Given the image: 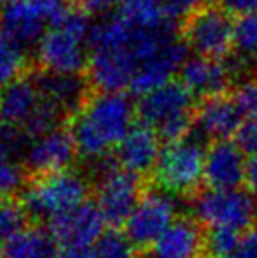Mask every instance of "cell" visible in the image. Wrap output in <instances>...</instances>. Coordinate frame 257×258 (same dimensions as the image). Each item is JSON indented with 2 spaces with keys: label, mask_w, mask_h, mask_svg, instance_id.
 Masks as SVG:
<instances>
[{
  "label": "cell",
  "mask_w": 257,
  "mask_h": 258,
  "mask_svg": "<svg viewBox=\"0 0 257 258\" xmlns=\"http://www.w3.org/2000/svg\"><path fill=\"white\" fill-rule=\"evenodd\" d=\"M97 258H134L136 249L130 244L125 232L110 228L93 246Z\"/></svg>",
  "instance_id": "29"
},
{
  "label": "cell",
  "mask_w": 257,
  "mask_h": 258,
  "mask_svg": "<svg viewBox=\"0 0 257 258\" xmlns=\"http://www.w3.org/2000/svg\"><path fill=\"white\" fill-rule=\"evenodd\" d=\"M243 121L245 116L231 92L199 100L195 107L194 130L208 141V144H212L236 137Z\"/></svg>",
  "instance_id": "13"
},
{
  "label": "cell",
  "mask_w": 257,
  "mask_h": 258,
  "mask_svg": "<svg viewBox=\"0 0 257 258\" xmlns=\"http://www.w3.org/2000/svg\"><path fill=\"white\" fill-rule=\"evenodd\" d=\"M240 232L229 228H206L204 256L206 258H231L241 239Z\"/></svg>",
  "instance_id": "27"
},
{
  "label": "cell",
  "mask_w": 257,
  "mask_h": 258,
  "mask_svg": "<svg viewBox=\"0 0 257 258\" xmlns=\"http://www.w3.org/2000/svg\"><path fill=\"white\" fill-rule=\"evenodd\" d=\"M90 28V16L72 4L64 20L42 35L35 48V67L57 74H85Z\"/></svg>",
  "instance_id": "2"
},
{
  "label": "cell",
  "mask_w": 257,
  "mask_h": 258,
  "mask_svg": "<svg viewBox=\"0 0 257 258\" xmlns=\"http://www.w3.org/2000/svg\"><path fill=\"white\" fill-rule=\"evenodd\" d=\"M0 93H2V92H0Z\"/></svg>",
  "instance_id": "39"
},
{
  "label": "cell",
  "mask_w": 257,
  "mask_h": 258,
  "mask_svg": "<svg viewBox=\"0 0 257 258\" xmlns=\"http://www.w3.org/2000/svg\"><path fill=\"white\" fill-rule=\"evenodd\" d=\"M178 74V79L197 102L234 90V79L226 60L192 56L182 65Z\"/></svg>",
  "instance_id": "17"
},
{
  "label": "cell",
  "mask_w": 257,
  "mask_h": 258,
  "mask_svg": "<svg viewBox=\"0 0 257 258\" xmlns=\"http://www.w3.org/2000/svg\"><path fill=\"white\" fill-rule=\"evenodd\" d=\"M71 6V0H11L0 7V32L28 51L64 20Z\"/></svg>",
  "instance_id": "8"
},
{
  "label": "cell",
  "mask_w": 257,
  "mask_h": 258,
  "mask_svg": "<svg viewBox=\"0 0 257 258\" xmlns=\"http://www.w3.org/2000/svg\"><path fill=\"white\" fill-rule=\"evenodd\" d=\"M190 209L192 216L204 228H229L245 234L257 227V199L247 188H201L194 197H190Z\"/></svg>",
  "instance_id": "9"
},
{
  "label": "cell",
  "mask_w": 257,
  "mask_h": 258,
  "mask_svg": "<svg viewBox=\"0 0 257 258\" xmlns=\"http://www.w3.org/2000/svg\"><path fill=\"white\" fill-rule=\"evenodd\" d=\"M201 0H164L166 14L173 21H182L195 6H199Z\"/></svg>",
  "instance_id": "32"
},
{
  "label": "cell",
  "mask_w": 257,
  "mask_h": 258,
  "mask_svg": "<svg viewBox=\"0 0 257 258\" xmlns=\"http://www.w3.org/2000/svg\"><path fill=\"white\" fill-rule=\"evenodd\" d=\"M197 100L180 79H173L136 104L137 123L148 125L164 144L176 143L192 134Z\"/></svg>",
  "instance_id": "3"
},
{
  "label": "cell",
  "mask_w": 257,
  "mask_h": 258,
  "mask_svg": "<svg viewBox=\"0 0 257 258\" xmlns=\"http://www.w3.org/2000/svg\"><path fill=\"white\" fill-rule=\"evenodd\" d=\"M32 139L21 126L0 121V155L14 162L23 160Z\"/></svg>",
  "instance_id": "28"
},
{
  "label": "cell",
  "mask_w": 257,
  "mask_h": 258,
  "mask_svg": "<svg viewBox=\"0 0 257 258\" xmlns=\"http://www.w3.org/2000/svg\"><path fill=\"white\" fill-rule=\"evenodd\" d=\"M30 76L42 99L59 107L69 121L95 95L86 74H57L34 65Z\"/></svg>",
  "instance_id": "12"
},
{
  "label": "cell",
  "mask_w": 257,
  "mask_h": 258,
  "mask_svg": "<svg viewBox=\"0 0 257 258\" xmlns=\"http://www.w3.org/2000/svg\"><path fill=\"white\" fill-rule=\"evenodd\" d=\"M202 2H210V4H219V0H202Z\"/></svg>",
  "instance_id": "35"
},
{
  "label": "cell",
  "mask_w": 257,
  "mask_h": 258,
  "mask_svg": "<svg viewBox=\"0 0 257 258\" xmlns=\"http://www.w3.org/2000/svg\"><path fill=\"white\" fill-rule=\"evenodd\" d=\"M71 2H74V4H78V2H85V0H71Z\"/></svg>",
  "instance_id": "36"
},
{
  "label": "cell",
  "mask_w": 257,
  "mask_h": 258,
  "mask_svg": "<svg viewBox=\"0 0 257 258\" xmlns=\"http://www.w3.org/2000/svg\"><path fill=\"white\" fill-rule=\"evenodd\" d=\"M53 258H97L93 246H57Z\"/></svg>",
  "instance_id": "33"
},
{
  "label": "cell",
  "mask_w": 257,
  "mask_h": 258,
  "mask_svg": "<svg viewBox=\"0 0 257 258\" xmlns=\"http://www.w3.org/2000/svg\"><path fill=\"white\" fill-rule=\"evenodd\" d=\"M57 242L48 228L28 227L0 244V258H53Z\"/></svg>",
  "instance_id": "21"
},
{
  "label": "cell",
  "mask_w": 257,
  "mask_h": 258,
  "mask_svg": "<svg viewBox=\"0 0 257 258\" xmlns=\"http://www.w3.org/2000/svg\"><path fill=\"white\" fill-rule=\"evenodd\" d=\"M92 177L93 201L108 227L120 230L146 194V179L122 169L113 153L92 162Z\"/></svg>",
  "instance_id": "4"
},
{
  "label": "cell",
  "mask_w": 257,
  "mask_h": 258,
  "mask_svg": "<svg viewBox=\"0 0 257 258\" xmlns=\"http://www.w3.org/2000/svg\"><path fill=\"white\" fill-rule=\"evenodd\" d=\"M206 151L204 139L195 130L185 139L164 144L151 174L155 188L176 197H194L204 188Z\"/></svg>",
  "instance_id": "6"
},
{
  "label": "cell",
  "mask_w": 257,
  "mask_h": 258,
  "mask_svg": "<svg viewBox=\"0 0 257 258\" xmlns=\"http://www.w3.org/2000/svg\"><path fill=\"white\" fill-rule=\"evenodd\" d=\"M106 218L95 201L85 202L46 225L57 246H95L106 232Z\"/></svg>",
  "instance_id": "14"
},
{
  "label": "cell",
  "mask_w": 257,
  "mask_h": 258,
  "mask_svg": "<svg viewBox=\"0 0 257 258\" xmlns=\"http://www.w3.org/2000/svg\"><path fill=\"white\" fill-rule=\"evenodd\" d=\"M7 2H11V0H0V4H7Z\"/></svg>",
  "instance_id": "37"
},
{
  "label": "cell",
  "mask_w": 257,
  "mask_h": 258,
  "mask_svg": "<svg viewBox=\"0 0 257 258\" xmlns=\"http://www.w3.org/2000/svg\"><path fill=\"white\" fill-rule=\"evenodd\" d=\"M28 227H30V216L27 214L20 199H6L0 206V244Z\"/></svg>",
  "instance_id": "25"
},
{
  "label": "cell",
  "mask_w": 257,
  "mask_h": 258,
  "mask_svg": "<svg viewBox=\"0 0 257 258\" xmlns=\"http://www.w3.org/2000/svg\"><path fill=\"white\" fill-rule=\"evenodd\" d=\"M247 160L233 141L208 144L204 163V188L210 190H240L245 186Z\"/></svg>",
  "instance_id": "16"
},
{
  "label": "cell",
  "mask_w": 257,
  "mask_h": 258,
  "mask_svg": "<svg viewBox=\"0 0 257 258\" xmlns=\"http://www.w3.org/2000/svg\"><path fill=\"white\" fill-rule=\"evenodd\" d=\"M28 174L20 162H14L0 155V197L20 199L28 184Z\"/></svg>",
  "instance_id": "26"
},
{
  "label": "cell",
  "mask_w": 257,
  "mask_h": 258,
  "mask_svg": "<svg viewBox=\"0 0 257 258\" xmlns=\"http://www.w3.org/2000/svg\"><path fill=\"white\" fill-rule=\"evenodd\" d=\"M180 216L176 195L153 188L146 190L125 223L124 232L136 251L146 253Z\"/></svg>",
  "instance_id": "10"
},
{
  "label": "cell",
  "mask_w": 257,
  "mask_h": 258,
  "mask_svg": "<svg viewBox=\"0 0 257 258\" xmlns=\"http://www.w3.org/2000/svg\"><path fill=\"white\" fill-rule=\"evenodd\" d=\"M234 51L257 60V14H248L236 20Z\"/></svg>",
  "instance_id": "30"
},
{
  "label": "cell",
  "mask_w": 257,
  "mask_h": 258,
  "mask_svg": "<svg viewBox=\"0 0 257 258\" xmlns=\"http://www.w3.org/2000/svg\"><path fill=\"white\" fill-rule=\"evenodd\" d=\"M117 9L124 20L139 28H153L173 21L166 14L164 0H118Z\"/></svg>",
  "instance_id": "23"
},
{
  "label": "cell",
  "mask_w": 257,
  "mask_h": 258,
  "mask_svg": "<svg viewBox=\"0 0 257 258\" xmlns=\"http://www.w3.org/2000/svg\"><path fill=\"white\" fill-rule=\"evenodd\" d=\"M137 71V61L130 49L90 53L86 78L95 93H124Z\"/></svg>",
  "instance_id": "15"
},
{
  "label": "cell",
  "mask_w": 257,
  "mask_h": 258,
  "mask_svg": "<svg viewBox=\"0 0 257 258\" xmlns=\"http://www.w3.org/2000/svg\"><path fill=\"white\" fill-rule=\"evenodd\" d=\"M204 237L206 228L194 216L182 214L144 253V258H206Z\"/></svg>",
  "instance_id": "19"
},
{
  "label": "cell",
  "mask_w": 257,
  "mask_h": 258,
  "mask_svg": "<svg viewBox=\"0 0 257 258\" xmlns=\"http://www.w3.org/2000/svg\"><path fill=\"white\" fill-rule=\"evenodd\" d=\"M245 188L257 199V156L247 160V172H245Z\"/></svg>",
  "instance_id": "34"
},
{
  "label": "cell",
  "mask_w": 257,
  "mask_h": 258,
  "mask_svg": "<svg viewBox=\"0 0 257 258\" xmlns=\"http://www.w3.org/2000/svg\"><path fill=\"white\" fill-rule=\"evenodd\" d=\"M136 104L125 93H95L69 121L78 155L92 163L111 155L136 123Z\"/></svg>",
  "instance_id": "1"
},
{
  "label": "cell",
  "mask_w": 257,
  "mask_h": 258,
  "mask_svg": "<svg viewBox=\"0 0 257 258\" xmlns=\"http://www.w3.org/2000/svg\"><path fill=\"white\" fill-rule=\"evenodd\" d=\"M236 21L220 4L201 2L182 21L180 35L197 56L226 60L234 53Z\"/></svg>",
  "instance_id": "7"
},
{
  "label": "cell",
  "mask_w": 257,
  "mask_h": 258,
  "mask_svg": "<svg viewBox=\"0 0 257 258\" xmlns=\"http://www.w3.org/2000/svg\"><path fill=\"white\" fill-rule=\"evenodd\" d=\"M78 156V148H76L72 132L69 125H65L37 139H32L27 153L21 160V165L27 170L28 179H34V177L72 169V163Z\"/></svg>",
  "instance_id": "11"
},
{
  "label": "cell",
  "mask_w": 257,
  "mask_h": 258,
  "mask_svg": "<svg viewBox=\"0 0 257 258\" xmlns=\"http://www.w3.org/2000/svg\"><path fill=\"white\" fill-rule=\"evenodd\" d=\"M34 65L21 46L0 32V85L7 86L9 83L30 74Z\"/></svg>",
  "instance_id": "24"
},
{
  "label": "cell",
  "mask_w": 257,
  "mask_h": 258,
  "mask_svg": "<svg viewBox=\"0 0 257 258\" xmlns=\"http://www.w3.org/2000/svg\"><path fill=\"white\" fill-rule=\"evenodd\" d=\"M4 201H6V199H2V197H0V206H2V204H4Z\"/></svg>",
  "instance_id": "38"
},
{
  "label": "cell",
  "mask_w": 257,
  "mask_h": 258,
  "mask_svg": "<svg viewBox=\"0 0 257 258\" xmlns=\"http://www.w3.org/2000/svg\"><path fill=\"white\" fill-rule=\"evenodd\" d=\"M231 258H257V227L245 232Z\"/></svg>",
  "instance_id": "31"
},
{
  "label": "cell",
  "mask_w": 257,
  "mask_h": 258,
  "mask_svg": "<svg viewBox=\"0 0 257 258\" xmlns=\"http://www.w3.org/2000/svg\"><path fill=\"white\" fill-rule=\"evenodd\" d=\"M161 151L162 141L159 134L151 126L136 123L117 146L113 155L122 169L146 179V176L151 177L153 174Z\"/></svg>",
  "instance_id": "18"
},
{
  "label": "cell",
  "mask_w": 257,
  "mask_h": 258,
  "mask_svg": "<svg viewBox=\"0 0 257 258\" xmlns=\"http://www.w3.org/2000/svg\"><path fill=\"white\" fill-rule=\"evenodd\" d=\"M233 95L245 116V121L234 137V143L245 155L257 156V79L234 88Z\"/></svg>",
  "instance_id": "22"
},
{
  "label": "cell",
  "mask_w": 257,
  "mask_h": 258,
  "mask_svg": "<svg viewBox=\"0 0 257 258\" xmlns=\"http://www.w3.org/2000/svg\"><path fill=\"white\" fill-rule=\"evenodd\" d=\"M90 181L79 170L69 169L28 181L21 194L30 221H46V225L62 214L74 211L90 201Z\"/></svg>",
  "instance_id": "5"
},
{
  "label": "cell",
  "mask_w": 257,
  "mask_h": 258,
  "mask_svg": "<svg viewBox=\"0 0 257 258\" xmlns=\"http://www.w3.org/2000/svg\"><path fill=\"white\" fill-rule=\"evenodd\" d=\"M41 102L42 97L32 76H23L9 83L0 93V121L23 128L35 114Z\"/></svg>",
  "instance_id": "20"
}]
</instances>
